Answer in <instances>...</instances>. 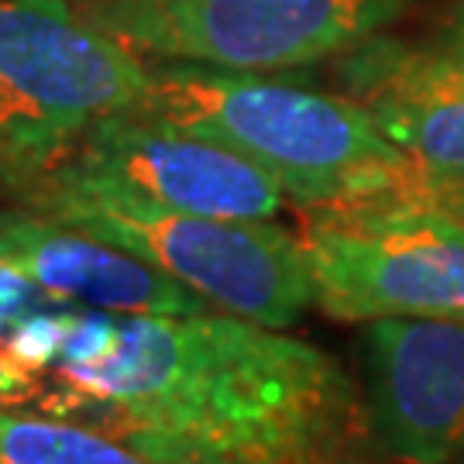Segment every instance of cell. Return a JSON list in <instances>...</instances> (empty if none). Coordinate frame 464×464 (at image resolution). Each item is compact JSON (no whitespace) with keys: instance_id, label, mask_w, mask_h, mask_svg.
I'll return each instance as SVG.
<instances>
[{"instance_id":"cell-9","label":"cell","mask_w":464,"mask_h":464,"mask_svg":"<svg viewBox=\"0 0 464 464\" xmlns=\"http://www.w3.org/2000/svg\"><path fill=\"white\" fill-rule=\"evenodd\" d=\"M0 258L49 296L90 310L189 316L214 310L183 282L131 258L100 237L72 231L34 210L0 207Z\"/></svg>"},{"instance_id":"cell-1","label":"cell","mask_w":464,"mask_h":464,"mask_svg":"<svg viewBox=\"0 0 464 464\" xmlns=\"http://www.w3.org/2000/svg\"><path fill=\"white\" fill-rule=\"evenodd\" d=\"M38 410L151 464H372V416L327 351L224 310H90Z\"/></svg>"},{"instance_id":"cell-5","label":"cell","mask_w":464,"mask_h":464,"mask_svg":"<svg viewBox=\"0 0 464 464\" xmlns=\"http://www.w3.org/2000/svg\"><path fill=\"white\" fill-rule=\"evenodd\" d=\"M296 237L314 306L334 320L464 316V231L433 210L314 214Z\"/></svg>"},{"instance_id":"cell-12","label":"cell","mask_w":464,"mask_h":464,"mask_svg":"<svg viewBox=\"0 0 464 464\" xmlns=\"http://www.w3.org/2000/svg\"><path fill=\"white\" fill-rule=\"evenodd\" d=\"M76 314V303L49 296L0 258V351L14 362L42 375L59 358Z\"/></svg>"},{"instance_id":"cell-3","label":"cell","mask_w":464,"mask_h":464,"mask_svg":"<svg viewBox=\"0 0 464 464\" xmlns=\"http://www.w3.org/2000/svg\"><path fill=\"white\" fill-rule=\"evenodd\" d=\"M24 210L100 237L183 282L214 310L262 327H289L314 303L299 237L272 220H220L169 210L128 189L52 172L21 199Z\"/></svg>"},{"instance_id":"cell-2","label":"cell","mask_w":464,"mask_h":464,"mask_svg":"<svg viewBox=\"0 0 464 464\" xmlns=\"http://www.w3.org/2000/svg\"><path fill=\"white\" fill-rule=\"evenodd\" d=\"M134 111L237 151L310 217L396 207L427 176L362 103L234 69H149Z\"/></svg>"},{"instance_id":"cell-7","label":"cell","mask_w":464,"mask_h":464,"mask_svg":"<svg viewBox=\"0 0 464 464\" xmlns=\"http://www.w3.org/2000/svg\"><path fill=\"white\" fill-rule=\"evenodd\" d=\"M55 172L220 220H272L285 203L279 183L255 162L134 107L97 121Z\"/></svg>"},{"instance_id":"cell-14","label":"cell","mask_w":464,"mask_h":464,"mask_svg":"<svg viewBox=\"0 0 464 464\" xmlns=\"http://www.w3.org/2000/svg\"><path fill=\"white\" fill-rule=\"evenodd\" d=\"M396 207L433 210V214H440L444 220L458 224L464 231V189L461 186H450V183H440V179L423 176V183H420V189L413 193V199H410V203H396Z\"/></svg>"},{"instance_id":"cell-17","label":"cell","mask_w":464,"mask_h":464,"mask_svg":"<svg viewBox=\"0 0 464 464\" xmlns=\"http://www.w3.org/2000/svg\"><path fill=\"white\" fill-rule=\"evenodd\" d=\"M440 183H450V186H461V189H464V179H440Z\"/></svg>"},{"instance_id":"cell-13","label":"cell","mask_w":464,"mask_h":464,"mask_svg":"<svg viewBox=\"0 0 464 464\" xmlns=\"http://www.w3.org/2000/svg\"><path fill=\"white\" fill-rule=\"evenodd\" d=\"M42 392H45L42 375L14 362L7 351H0V402L4 406H38Z\"/></svg>"},{"instance_id":"cell-8","label":"cell","mask_w":464,"mask_h":464,"mask_svg":"<svg viewBox=\"0 0 464 464\" xmlns=\"http://www.w3.org/2000/svg\"><path fill=\"white\" fill-rule=\"evenodd\" d=\"M372 430L406 464L464 454V316H385L362 341Z\"/></svg>"},{"instance_id":"cell-4","label":"cell","mask_w":464,"mask_h":464,"mask_svg":"<svg viewBox=\"0 0 464 464\" xmlns=\"http://www.w3.org/2000/svg\"><path fill=\"white\" fill-rule=\"evenodd\" d=\"M145 83L134 49L69 0H0V193L28 197Z\"/></svg>"},{"instance_id":"cell-16","label":"cell","mask_w":464,"mask_h":464,"mask_svg":"<svg viewBox=\"0 0 464 464\" xmlns=\"http://www.w3.org/2000/svg\"><path fill=\"white\" fill-rule=\"evenodd\" d=\"M124 4H134V0H80V14L83 17H100L107 14V11H114V7H124Z\"/></svg>"},{"instance_id":"cell-15","label":"cell","mask_w":464,"mask_h":464,"mask_svg":"<svg viewBox=\"0 0 464 464\" xmlns=\"http://www.w3.org/2000/svg\"><path fill=\"white\" fill-rule=\"evenodd\" d=\"M450 59H458V63H464V0L458 4V11H454V17H450V28L448 34H444V49Z\"/></svg>"},{"instance_id":"cell-10","label":"cell","mask_w":464,"mask_h":464,"mask_svg":"<svg viewBox=\"0 0 464 464\" xmlns=\"http://www.w3.org/2000/svg\"><path fill=\"white\" fill-rule=\"evenodd\" d=\"M344 80L379 131L430 179H464V63L382 42L358 45Z\"/></svg>"},{"instance_id":"cell-6","label":"cell","mask_w":464,"mask_h":464,"mask_svg":"<svg viewBox=\"0 0 464 464\" xmlns=\"http://www.w3.org/2000/svg\"><path fill=\"white\" fill-rule=\"evenodd\" d=\"M406 0H134L90 17L128 49L234 72L296 69L365 45Z\"/></svg>"},{"instance_id":"cell-11","label":"cell","mask_w":464,"mask_h":464,"mask_svg":"<svg viewBox=\"0 0 464 464\" xmlns=\"http://www.w3.org/2000/svg\"><path fill=\"white\" fill-rule=\"evenodd\" d=\"M0 464H151L121 440L49 413L0 402Z\"/></svg>"}]
</instances>
